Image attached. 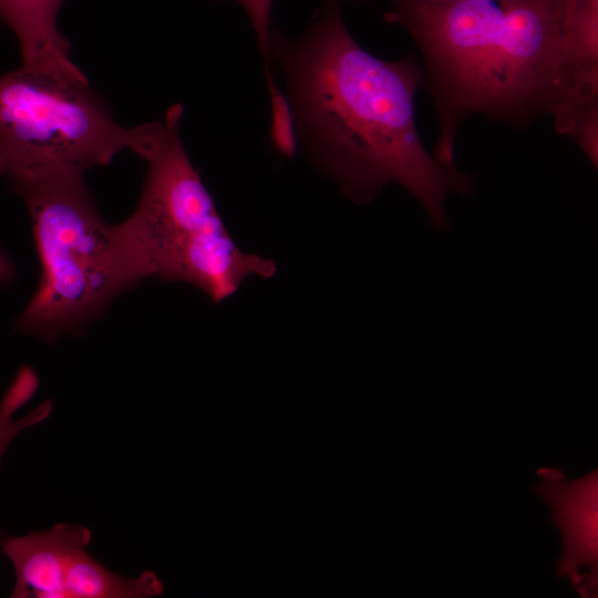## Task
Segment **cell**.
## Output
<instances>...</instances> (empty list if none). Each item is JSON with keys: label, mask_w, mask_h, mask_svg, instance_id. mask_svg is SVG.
I'll use <instances>...</instances> for the list:
<instances>
[{"label": "cell", "mask_w": 598, "mask_h": 598, "mask_svg": "<svg viewBox=\"0 0 598 598\" xmlns=\"http://www.w3.org/2000/svg\"><path fill=\"white\" fill-rule=\"evenodd\" d=\"M269 100V137L274 148L282 156L292 158L298 148L293 115L285 92L277 84L271 70H265Z\"/></svg>", "instance_id": "7c38bea8"}, {"label": "cell", "mask_w": 598, "mask_h": 598, "mask_svg": "<svg viewBox=\"0 0 598 598\" xmlns=\"http://www.w3.org/2000/svg\"><path fill=\"white\" fill-rule=\"evenodd\" d=\"M16 276V268L8 255L0 250V285L11 282Z\"/></svg>", "instance_id": "5bb4252c"}, {"label": "cell", "mask_w": 598, "mask_h": 598, "mask_svg": "<svg viewBox=\"0 0 598 598\" xmlns=\"http://www.w3.org/2000/svg\"><path fill=\"white\" fill-rule=\"evenodd\" d=\"M394 1H403V0H392ZM416 1H431V2H440V1H450V0H416Z\"/></svg>", "instance_id": "9a60e30c"}, {"label": "cell", "mask_w": 598, "mask_h": 598, "mask_svg": "<svg viewBox=\"0 0 598 598\" xmlns=\"http://www.w3.org/2000/svg\"><path fill=\"white\" fill-rule=\"evenodd\" d=\"M65 590L66 598H153L164 594L165 585L152 570L133 578L118 575L83 548L69 560Z\"/></svg>", "instance_id": "30bf717a"}, {"label": "cell", "mask_w": 598, "mask_h": 598, "mask_svg": "<svg viewBox=\"0 0 598 598\" xmlns=\"http://www.w3.org/2000/svg\"><path fill=\"white\" fill-rule=\"evenodd\" d=\"M39 378L35 371L24 365L13 378L0 400V463L11 443L27 429L42 423L52 413V401L47 400L24 416L16 414L35 393Z\"/></svg>", "instance_id": "8fae6325"}, {"label": "cell", "mask_w": 598, "mask_h": 598, "mask_svg": "<svg viewBox=\"0 0 598 598\" xmlns=\"http://www.w3.org/2000/svg\"><path fill=\"white\" fill-rule=\"evenodd\" d=\"M533 488L548 505L550 520L563 537V551L556 575L569 580L582 597L584 577L598 588V471L568 480L560 468L540 466Z\"/></svg>", "instance_id": "8992f818"}, {"label": "cell", "mask_w": 598, "mask_h": 598, "mask_svg": "<svg viewBox=\"0 0 598 598\" xmlns=\"http://www.w3.org/2000/svg\"><path fill=\"white\" fill-rule=\"evenodd\" d=\"M159 123L120 125L83 71L21 65L0 74V177L47 165L85 172L124 151L145 158Z\"/></svg>", "instance_id": "277c9868"}, {"label": "cell", "mask_w": 598, "mask_h": 598, "mask_svg": "<svg viewBox=\"0 0 598 598\" xmlns=\"http://www.w3.org/2000/svg\"><path fill=\"white\" fill-rule=\"evenodd\" d=\"M569 0L394 1L386 22L402 27L423 60L440 134L433 151L455 167L464 121L483 114L516 128L551 115L560 99Z\"/></svg>", "instance_id": "7a4b0ae2"}, {"label": "cell", "mask_w": 598, "mask_h": 598, "mask_svg": "<svg viewBox=\"0 0 598 598\" xmlns=\"http://www.w3.org/2000/svg\"><path fill=\"white\" fill-rule=\"evenodd\" d=\"M182 104L161 120L133 213L115 225L136 283L179 282L194 252L225 224L182 142Z\"/></svg>", "instance_id": "5b68a950"}, {"label": "cell", "mask_w": 598, "mask_h": 598, "mask_svg": "<svg viewBox=\"0 0 598 598\" xmlns=\"http://www.w3.org/2000/svg\"><path fill=\"white\" fill-rule=\"evenodd\" d=\"M221 1V0H218ZM241 4L247 12L257 40L265 70L270 69L268 38L271 23V4L274 0H234Z\"/></svg>", "instance_id": "4fadbf2b"}, {"label": "cell", "mask_w": 598, "mask_h": 598, "mask_svg": "<svg viewBox=\"0 0 598 598\" xmlns=\"http://www.w3.org/2000/svg\"><path fill=\"white\" fill-rule=\"evenodd\" d=\"M598 112V0H569L555 131Z\"/></svg>", "instance_id": "ba28073f"}, {"label": "cell", "mask_w": 598, "mask_h": 598, "mask_svg": "<svg viewBox=\"0 0 598 598\" xmlns=\"http://www.w3.org/2000/svg\"><path fill=\"white\" fill-rule=\"evenodd\" d=\"M268 47L310 163L355 204L396 183L420 202L434 228L446 229L447 194L471 196L475 176L441 164L422 143L414 106L423 85L420 61L369 53L336 0H326L299 38L272 27Z\"/></svg>", "instance_id": "6da1fadb"}, {"label": "cell", "mask_w": 598, "mask_h": 598, "mask_svg": "<svg viewBox=\"0 0 598 598\" xmlns=\"http://www.w3.org/2000/svg\"><path fill=\"white\" fill-rule=\"evenodd\" d=\"M91 539V529L72 523L2 539L1 549L16 574L10 597L66 598L69 560L78 550L86 548Z\"/></svg>", "instance_id": "52a82bcc"}, {"label": "cell", "mask_w": 598, "mask_h": 598, "mask_svg": "<svg viewBox=\"0 0 598 598\" xmlns=\"http://www.w3.org/2000/svg\"><path fill=\"white\" fill-rule=\"evenodd\" d=\"M65 0H0V20L17 35L22 65L48 71H82L70 58L71 44L58 27Z\"/></svg>", "instance_id": "9c48e42d"}, {"label": "cell", "mask_w": 598, "mask_h": 598, "mask_svg": "<svg viewBox=\"0 0 598 598\" xmlns=\"http://www.w3.org/2000/svg\"><path fill=\"white\" fill-rule=\"evenodd\" d=\"M7 181L27 206L41 272L14 327L53 344L82 333L137 283L116 227L101 216L83 169L47 165Z\"/></svg>", "instance_id": "3957f363"}]
</instances>
